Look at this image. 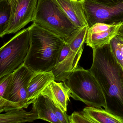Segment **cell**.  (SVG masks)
I'll list each match as a JSON object with an SVG mask.
<instances>
[{"mask_svg": "<svg viewBox=\"0 0 123 123\" xmlns=\"http://www.w3.org/2000/svg\"><path fill=\"white\" fill-rule=\"evenodd\" d=\"M90 69L100 86L105 109L123 119V69L114 56L110 43L92 49Z\"/></svg>", "mask_w": 123, "mask_h": 123, "instance_id": "1", "label": "cell"}, {"mask_svg": "<svg viewBox=\"0 0 123 123\" xmlns=\"http://www.w3.org/2000/svg\"><path fill=\"white\" fill-rule=\"evenodd\" d=\"M30 30L31 46L24 65L34 73L52 71L64 41L35 23Z\"/></svg>", "mask_w": 123, "mask_h": 123, "instance_id": "2", "label": "cell"}, {"mask_svg": "<svg viewBox=\"0 0 123 123\" xmlns=\"http://www.w3.org/2000/svg\"><path fill=\"white\" fill-rule=\"evenodd\" d=\"M69 91L70 96L88 106L105 109L106 103L98 81L90 70L77 67L63 82Z\"/></svg>", "mask_w": 123, "mask_h": 123, "instance_id": "3", "label": "cell"}, {"mask_svg": "<svg viewBox=\"0 0 123 123\" xmlns=\"http://www.w3.org/2000/svg\"><path fill=\"white\" fill-rule=\"evenodd\" d=\"M33 21L64 41L77 29L56 0H38Z\"/></svg>", "mask_w": 123, "mask_h": 123, "instance_id": "4", "label": "cell"}, {"mask_svg": "<svg viewBox=\"0 0 123 123\" xmlns=\"http://www.w3.org/2000/svg\"><path fill=\"white\" fill-rule=\"evenodd\" d=\"M31 46L30 26L21 31L0 49V78L24 64Z\"/></svg>", "mask_w": 123, "mask_h": 123, "instance_id": "5", "label": "cell"}, {"mask_svg": "<svg viewBox=\"0 0 123 123\" xmlns=\"http://www.w3.org/2000/svg\"><path fill=\"white\" fill-rule=\"evenodd\" d=\"M35 73L24 64L12 73L5 99H0V113L28 108V88Z\"/></svg>", "mask_w": 123, "mask_h": 123, "instance_id": "6", "label": "cell"}, {"mask_svg": "<svg viewBox=\"0 0 123 123\" xmlns=\"http://www.w3.org/2000/svg\"><path fill=\"white\" fill-rule=\"evenodd\" d=\"M88 27L97 23L108 24L123 23V3L112 5L98 4L83 0Z\"/></svg>", "mask_w": 123, "mask_h": 123, "instance_id": "7", "label": "cell"}, {"mask_svg": "<svg viewBox=\"0 0 123 123\" xmlns=\"http://www.w3.org/2000/svg\"><path fill=\"white\" fill-rule=\"evenodd\" d=\"M11 13L10 21L2 37L14 34L33 21L38 0H10Z\"/></svg>", "mask_w": 123, "mask_h": 123, "instance_id": "8", "label": "cell"}, {"mask_svg": "<svg viewBox=\"0 0 123 123\" xmlns=\"http://www.w3.org/2000/svg\"><path fill=\"white\" fill-rule=\"evenodd\" d=\"M121 24L97 23L88 27L85 43L92 49L109 44L118 35Z\"/></svg>", "mask_w": 123, "mask_h": 123, "instance_id": "9", "label": "cell"}, {"mask_svg": "<svg viewBox=\"0 0 123 123\" xmlns=\"http://www.w3.org/2000/svg\"><path fill=\"white\" fill-rule=\"evenodd\" d=\"M81 56L72 51L65 42L56 64L52 70L55 80L64 82L77 67Z\"/></svg>", "mask_w": 123, "mask_h": 123, "instance_id": "10", "label": "cell"}, {"mask_svg": "<svg viewBox=\"0 0 123 123\" xmlns=\"http://www.w3.org/2000/svg\"><path fill=\"white\" fill-rule=\"evenodd\" d=\"M77 28L88 26L83 0H56Z\"/></svg>", "mask_w": 123, "mask_h": 123, "instance_id": "11", "label": "cell"}, {"mask_svg": "<svg viewBox=\"0 0 123 123\" xmlns=\"http://www.w3.org/2000/svg\"><path fill=\"white\" fill-rule=\"evenodd\" d=\"M41 94L50 99L54 104L63 111H67L68 103L70 101V93L64 83L52 81Z\"/></svg>", "mask_w": 123, "mask_h": 123, "instance_id": "12", "label": "cell"}, {"mask_svg": "<svg viewBox=\"0 0 123 123\" xmlns=\"http://www.w3.org/2000/svg\"><path fill=\"white\" fill-rule=\"evenodd\" d=\"M55 78L52 71L35 73L28 88L27 105L33 104L48 85Z\"/></svg>", "mask_w": 123, "mask_h": 123, "instance_id": "13", "label": "cell"}, {"mask_svg": "<svg viewBox=\"0 0 123 123\" xmlns=\"http://www.w3.org/2000/svg\"><path fill=\"white\" fill-rule=\"evenodd\" d=\"M80 112L93 123H123V119L105 109L87 106Z\"/></svg>", "mask_w": 123, "mask_h": 123, "instance_id": "14", "label": "cell"}, {"mask_svg": "<svg viewBox=\"0 0 123 123\" xmlns=\"http://www.w3.org/2000/svg\"><path fill=\"white\" fill-rule=\"evenodd\" d=\"M37 119H39L38 114L33 106L29 112H27L23 108H17L11 109L0 115V123L32 122Z\"/></svg>", "mask_w": 123, "mask_h": 123, "instance_id": "15", "label": "cell"}, {"mask_svg": "<svg viewBox=\"0 0 123 123\" xmlns=\"http://www.w3.org/2000/svg\"><path fill=\"white\" fill-rule=\"evenodd\" d=\"M33 104V107L38 114L39 119L51 123H61L54 113L48 98L41 94Z\"/></svg>", "mask_w": 123, "mask_h": 123, "instance_id": "16", "label": "cell"}, {"mask_svg": "<svg viewBox=\"0 0 123 123\" xmlns=\"http://www.w3.org/2000/svg\"><path fill=\"white\" fill-rule=\"evenodd\" d=\"M88 29V26L77 29L65 41L72 51L80 55L83 51Z\"/></svg>", "mask_w": 123, "mask_h": 123, "instance_id": "17", "label": "cell"}, {"mask_svg": "<svg viewBox=\"0 0 123 123\" xmlns=\"http://www.w3.org/2000/svg\"><path fill=\"white\" fill-rule=\"evenodd\" d=\"M11 13V6L10 0H0V37L8 26Z\"/></svg>", "mask_w": 123, "mask_h": 123, "instance_id": "18", "label": "cell"}, {"mask_svg": "<svg viewBox=\"0 0 123 123\" xmlns=\"http://www.w3.org/2000/svg\"><path fill=\"white\" fill-rule=\"evenodd\" d=\"M112 53L123 69V38L117 35L110 43Z\"/></svg>", "mask_w": 123, "mask_h": 123, "instance_id": "19", "label": "cell"}, {"mask_svg": "<svg viewBox=\"0 0 123 123\" xmlns=\"http://www.w3.org/2000/svg\"><path fill=\"white\" fill-rule=\"evenodd\" d=\"M49 101L54 113L60 123H69V116L67 114L66 111H63L56 106L50 99Z\"/></svg>", "mask_w": 123, "mask_h": 123, "instance_id": "20", "label": "cell"}, {"mask_svg": "<svg viewBox=\"0 0 123 123\" xmlns=\"http://www.w3.org/2000/svg\"><path fill=\"white\" fill-rule=\"evenodd\" d=\"M12 77L11 73L0 78V99H5Z\"/></svg>", "mask_w": 123, "mask_h": 123, "instance_id": "21", "label": "cell"}, {"mask_svg": "<svg viewBox=\"0 0 123 123\" xmlns=\"http://www.w3.org/2000/svg\"><path fill=\"white\" fill-rule=\"evenodd\" d=\"M69 123H93L87 117L85 116L81 112L74 111L70 116H69Z\"/></svg>", "mask_w": 123, "mask_h": 123, "instance_id": "22", "label": "cell"}, {"mask_svg": "<svg viewBox=\"0 0 123 123\" xmlns=\"http://www.w3.org/2000/svg\"><path fill=\"white\" fill-rule=\"evenodd\" d=\"M98 4L106 5H117L123 3V0H90Z\"/></svg>", "mask_w": 123, "mask_h": 123, "instance_id": "23", "label": "cell"}, {"mask_svg": "<svg viewBox=\"0 0 123 123\" xmlns=\"http://www.w3.org/2000/svg\"><path fill=\"white\" fill-rule=\"evenodd\" d=\"M118 35L123 38V23L122 24L119 30Z\"/></svg>", "mask_w": 123, "mask_h": 123, "instance_id": "24", "label": "cell"}]
</instances>
